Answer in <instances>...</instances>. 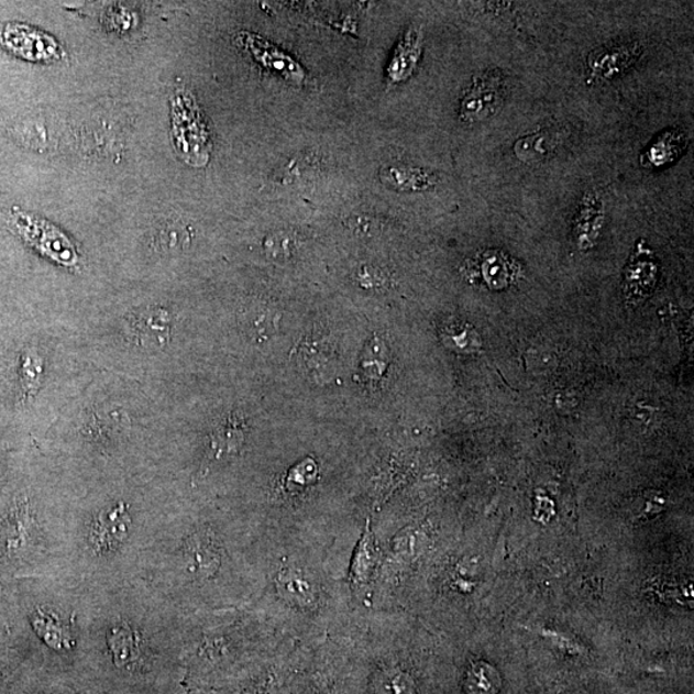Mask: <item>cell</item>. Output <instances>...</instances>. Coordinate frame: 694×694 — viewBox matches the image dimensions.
<instances>
[{"label":"cell","instance_id":"6da1fadb","mask_svg":"<svg viewBox=\"0 0 694 694\" xmlns=\"http://www.w3.org/2000/svg\"><path fill=\"white\" fill-rule=\"evenodd\" d=\"M173 134L179 155L189 165L203 166L210 157V136L195 98L179 90L173 99Z\"/></svg>","mask_w":694,"mask_h":694},{"label":"cell","instance_id":"7a4b0ae2","mask_svg":"<svg viewBox=\"0 0 694 694\" xmlns=\"http://www.w3.org/2000/svg\"><path fill=\"white\" fill-rule=\"evenodd\" d=\"M506 91V80L498 70H487L476 76L461 98V120L476 124L494 118L505 104Z\"/></svg>","mask_w":694,"mask_h":694},{"label":"cell","instance_id":"3957f363","mask_svg":"<svg viewBox=\"0 0 694 694\" xmlns=\"http://www.w3.org/2000/svg\"><path fill=\"white\" fill-rule=\"evenodd\" d=\"M643 47L639 42L615 43L592 51L585 60V81L598 86L620 78L638 63Z\"/></svg>","mask_w":694,"mask_h":694},{"label":"cell","instance_id":"277c9868","mask_svg":"<svg viewBox=\"0 0 694 694\" xmlns=\"http://www.w3.org/2000/svg\"><path fill=\"white\" fill-rule=\"evenodd\" d=\"M0 42L5 49L14 56L32 60V63H55L64 56L63 48L48 34L30 25L12 22L3 26L0 32Z\"/></svg>","mask_w":694,"mask_h":694},{"label":"cell","instance_id":"5b68a950","mask_svg":"<svg viewBox=\"0 0 694 694\" xmlns=\"http://www.w3.org/2000/svg\"><path fill=\"white\" fill-rule=\"evenodd\" d=\"M14 221L21 234L52 261L66 266L78 264L79 256L70 240L47 220L21 213L18 218L14 217Z\"/></svg>","mask_w":694,"mask_h":694},{"label":"cell","instance_id":"8992f818","mask_svg":"<svg viewBox=\"0 0 694 694\" xmlns=\"http://www.w3.org/2000/svg\"><path fill=\"white\" fill-rule=\"evenodd\" d=\"M660 279V265L643 242L637 243V250L625 266L623 288L630 302H639L651 295Z\"/></svg>","mask_w":694,"mask_h":694},{"label":"cell","instance_id":"52a82bcc","mask_svg":"<svg viewBox=\"0 0 694 694\" xmlns=\"http://www.w3.org/2000/svg\"><path fill=\"white\" fill-rule=\"evenodd\" d=\"M606 223V205L604 197L596 190L584 194L577 206L572 238L575 246L581 251H588L597 245Z\"/></svg>","mask_w":694,"mask_h":694},{"label":"cell","instance_id":"ba28073f","mask_svg":"<svg viewBox=\"0 0 694 694\" xmlns=\"http://www.w3.org/2000/svg\"><path fill=\"white\" fill-rule=\"evenodd\" d=\"M239 42L258 64L288 81L301 84L305 80L304 68L276 45L262 40L257 35L243 33Z\"/></svg>","mask_w":694,"mask_h":694},{"label":"cell","instance_id":"9c48e42d","mask_svg":"<svg viewBox=\"0 0 694 694\" xmlns=\"http://www.w3.org/2000/svg\"><path fill=\"white\" fill-rule=\"evenodd\" d=\"M423 49L422 29L410 26L403 34L386 68V80L390 86L410 78L421 60Z\"/></svg>","mask_w":694,"mask_h":694},{"label":"cell","instance_id":"30bf717a","mask_svg":"<svg viewBox=\"0 0 694 694\" xmlns=\"http://www.w3.org/2000/svg\"><path fill=\"white\" fill-rule=\"evenodd\" d=\"M689 144V136L681 129L670 128L648 144L640 154V165L651 170L663 169L678 162Z\"/></svg>","mask_w":694,"mask_h":694},{"label":"cell","instance_id":"8fae6325","mask_svg":"<svg viewBox=\"0 0 694 694\" xmlns=\"http://www.w3.org/2000/svg\"><path fill=\"white\" fill-rule=\"evenodd\" d=\"M129 332L141 348H165L170 341V316L163 309L143 311L132 319Z\"/></svg>","mask_w":694,"mask_h":694},{"label":"cell","instance_id":"7c38bea8","mask_svg":"<svg viewBox=\"0 0 694 694\" xmlns=\"http://www.w3.org/2000/svg\"><path fill=\"white\" fill-rule=\"evenodd\" d=\"M478 264L485 286L492 291H502L513 286L520 276V266L498 250L486 251Z\"/></svg>","mask_w":694,"mask_h":694},{"label":"cell","instance_id":"4fadbf2b","mask_svg":"<svg viewBox=\"0 0 694 694\" xmlns=\"http://www.w3.org/2000/svg\"><path fill=\"white\" fill-rule=\"evenodd\" d=\"M131 526V517L123 505L104 510L95 524L91 539L101 549L117 547L123 541Z\"/></svg>","mask_w":694,"mask_h":694},{"label":"cell","instance_id":"5bb4252c","mask_svg":"<svg viewBox=\"0 0 694 694\" xmlns=\"http://www.w3.org/2000/svg\"><path fill=\"white\" fill-rule=\"evenodd\" d=\"M381 181L388 188L401 192H418L437 186L438 178L421 167L396 165L384 167L379 173Z\"/></svg>","mask_w":694,"mask_h":694},{"label":"cell","instance_id":"9a60e30c","mask_svg":"<svg viewBox=\"0 0 694 694\" xmlns=\"http://www.w3.org/2000/svg\"><path fill=\"white\" fill-rule=\"evenodd\" d=\"M297 361L309 373L315 375H327L328 370L332 368L334 360L333 346L326 338H316L315 334L308 335L296 349Z\"/></svg>","mask_w":694,"mask_h":694},{"label":"cell","instance_id":"2e32d148","mask_svg":"<svg viewBox=\"0 0 694 694\" xmlns=\"http://www.w3.org/2000/svg\"><path fill=\"white\" fill-rule=\"evenodd\" d=\"M245 442V426L238 417L231 416L211 434L210 458L220 461L238 454Z\"/></svg>","mask_w":694,"mask_h":694},{"label":"cell","instance_id":"e0dca14e","mask_svg":"<svg viewBox=\"0 0 694 694\" xmlns=\"http://www.w3.org/2000/svg\"><path fill=\"white\" fill-rule=\"evenodd\" d=\"M378 557V548L368 525L353 557L352 568L349 571L350 583L353 585L367 584L377 568Z\"/></svg>","mask_w":694,"mask_h":694},{"label":"cell","instance_id":"ac0fdd59","mask_svg":"<svg viewBox=\"0 0 694 694\" xmlns=\"http://www.w3.org/2000/svg\"><path fill=\"white\" fill-rule=\"evenodd\" d=\"M187 559L190 571L198 576H210L219 566L217 548L205 537H195L189 541Z\"/></svg>","mask_w":694,"mask_h":694},{"label":"cell","instance_id":"d6986e66","mask_svg":"<svg viewBox=\"0 0 694 694\" xmlns=\"http://www.w3.org/2000/svg\"><path fill=\"white\" fill-rule=\"evenodd\" d=\"M553 143L549 133L540 131L521 136L514 144V154L525 165H536L551 154Z\"/></svg>","mask_w":694,"mask_h":694},{"label":"cell","instance_id":"ffe728a7","mask_svg":"<svg viewBox=\"0 0 694 694\" xmlns=\"http://www.w3.org/2000/svg\"><path fill=\"white\" fill-rule=\"evenodd\" d=\"M280 315L274 309L262 307L251 315H246V324L253 338L266 341L277 334L279 330Z\"/></svg>","mask_w":694,"mask_h":694},{"label":"cell","instance_id":"44dd1931","mask_svg":"<svg viewBox=\"0 0 694 694\" xmlns=\"http://www.w3.org/2000/svg\"><path fill=\"white\" fill-rule=\"evenodd\" d=\"M317 478L318 467L316 462L305 460L288 472L286 487L289 492L300 491L304 489V487L315 484Z\"/></svg>","mask_w":694,"mask_h":694},{"label":"cell","instance_id":"7402d4cb","mask_svg":"<svg viewBox=\"0 0 694 694\" xmlns=\"http://www.w3.org/2000/svg\"><path fill=\"white\" fill-rule=\"evenodd\" d=\"M34 628L45 642L52 647H63L67 642L66 632L60 625L47 615H36L33 620Z\"/></svg>","mask_w":694,"mask_h":694},{"label":"cell","instance_id":"603a6c76","mask_svg":"<svg viewBox=\"0 0 694 694\" xmlns=\"http://www.w3.org/2000/svg\"><path fill=\"white\" fill-rule=\"evenodd\" d=\"M265 249L273 257V261H287L296 253L297 241L291 233L276 232L266 240Z\"/></svg>","mask_w":694,"mask_h":694},{"label":"cell","instance_id":"cb8c5ba5","mask_svg":"<svg viewBox=\"0 0 694 694\" xmlns=\"http://www.w3.org/2000/svg\"><path fill=\"white\" fill-rule=\"evenodd\" d=\"M42 375V362L40 356L35 353H29L24 357V365H22V381H24V388L29 393H35L37 386H40Z\"/></svg>","mask_w":694,"mask_h":694},{"label":"cell","instance_id":"d4e9b609","mask_svg":"<svg viewBox=\"0 0 694 694\" xmlns=\"http://www.w3.org/2000/svg\"><path fill=\"white\" fill-rule=\"evenodd\" d=\"M279 584L280 590L284 591L288 598L293 597V594L296 591L295 601L307 599L310 597V588L308 582H305L301 576H297L295 574H289V572H285V574H280Z\"/></svg>","mask_w":694,"mask_h":694}]
</instances>
